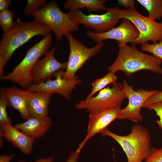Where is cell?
<instances>
[{
    "label": "cell",
    "instance_id": "6da1fadb",
    "mask_svg": "<svg viewBox=\"0 0 162 162\" xmlns=\"http://www.w3.org/2000/svg\"><path fill=\"white\" fill-rule=\"evenodd\" d=\"M118 54L115 61L108 68L109 72L115 74L122 71L129 76L147 70L162 75V59L141 52L134 44L131 46L118 44Z\"/></svg>",
    "mask_w": 162,
    "mask_h": 162
},
{
    "label": "cell",
    "instance_id": "7a4b0ae2",
    "mask_svg": "<svg viewBox=\"0 0 162 162\" xmlns=\"http://www.w3.org/2000/svg\"><path fill=\"white\" fill-rule=\"evenodd\" d=\"M116 141L125 152L127 162H142L150 154L152 148L151 136L148 130L140 124H134L128 134L121 136L107 128L102 133Z\"/></svg>",
    "mask_w": 162,
    "mask_h": 162
},
{
    "label": "cell",
    "instance_id": "3957f363",
    "mask_svg": "<svg viewBox=\"0 0 162 162\" xmlns=\"http://www.w3.org/2000/svg\"><path fill=\"white\" fill-rule=\"evenodd\" d=\"M51 32L47 26L35 20L25 22L18 19L14 28L3 33L0 42V55L7 62L14 51L32 38L37 35L44 38Z\"/></svg>",
    "mask_w": 162,
    "mask_h": 162
},
{
    "label": "cell",
    "instance_id": "277c9868",
    "mask_svg": "<svg viewBox=\"0 0 162 162\" xmlns=\"http://www.w3.org/2000/svg\"><path fill=\"white\" fill-rule=\"evenodd\" d=\"M52 40L51 33L44 37L28 49L22 60L11 72L0 76V80L10 81L26 90L32 84L31 73L33 67L40 58L49 50Z\"/></svg>",
    "mask_w": 162,
    "mask_h": 162
},
{
    "label": "cell",
    "instance_id": "5b68a950",
    "mask_svg": "<svg viewBox=\"0 0 162 162\" xmlns=\"http://www.w3.org/2000/svg\"><path fill=\"white\" fill-rule=\"evenodd\" d=\"M31 16L34 19L48 27L55 35L57 41L68 32L77 30L79 25L73 21L68 13L62 11L55 0H52Z\"/></svg>",
    "mask_w": 162,
    "mask_h": 162
},
{
    "label": "cell",
    "instance_id": "8992f818",
    "mask_svg": "<svg viewBox=\"0 0 162 162\" xmlns=\"http://www.w3.org/2000/svg\"><path fill=\"white\" fill-rule=\"evenodd\" d=\"M120 19L130 21L138 30L139 34L133 43L142 44L151 41L154 43L162 40V22L145 16L138 12L134 7L126 9H118Z\"/></svg>",
    "mask_w": 162,
    "mask_h": 162
},
{
    "label": "cell",
    "instance_id": "52a82bcc",
    "mask_svg": "<svg viewBox=\"0 0 162 162\" xmlns=\"http://www.w3.org/2000/svg\"><path fill=\"white\" fill-rule=\"evenodd\" d=\"M65 36L68 40L70 52L67 68L62 77L69 79L76 76V72L87 60L98 53L103 47L104 43L99 42L94 46L89 48L75 38L71 32L66 33Z\"/></svg>",
    "mask_w": 162,
    "mask_h": 162
},
{
    "label": "cell",
    "instance_id": "ba28073f",
    "mask_svg": "<svg viewBox=\"0 0 162 162\" xmlns=\"http://www.w3.org/2000/svg\"><path fill=\"white\" fill-rule=\"evenodd\" d=\"M126 95L122 84L118 82L110 88L106 87L100 91L95 96L82 100L75 105L79 110L87 112L121 106Z\"/></svg>",
    "mask_w": 162,
    "mask_h": 162
},
{
    "label": "cell",
    "instance_id": "9c48e42d",
    "mask_svg": "<svg viewBox=\"0 0 162 162\" xmlns=\"http://www.w3.org/2000/svg\"><path fill=\"white\" fill-rule=\"evenodd\" d=\"M118 7L107 8L106 12L101 14H84L80 10H70L68 13L71 19L79 24H83L97 33H102L115 27L120 19Z\"/></svg>",
    "mask_w": 162,
    "mask_h": 162
},
{
    "label": "cell",
    "instance_id": "30bf717a",
    "mask_svg": "<svg viewBox=\"0 0 162 162\" xmlns=\"http://www.w3.org/2000/svg\"><path fill=\"white\" fill-rule=\"evenodd\" d=\"M122 84L128 103L125 107L121 109L117 119H128L135 123L142 121L143 117L141 111L143 105L150 97L158 91H149L142 88L135 90L125 79Z\"/></svg>",
    "mask_w": 162,
    "mask_h": 162
},
{
    "label": "cell",
    "instance_id": "8fae6325",
    "mask_svg": "<svg viewBox=\"0 0 162 162\" xmlns=\"http://www.w3.org/2000/svg\"><path fill=\"white\" fill-rule=\"evenodd\" d=\"M63 70L57 72L54 75L56 79H50L38 84H32L26 90L31 92H43L52 94H59L68 100L71 98V94L76 86L81 82L76 75L73 78L67 79L63 78Z\"/></svg>",
    "mask_w": 162,
    "mask_h": 162
},
{
    "label": "cell",
    "instance_id": "7c38bea8",
    "mask_svg": "<svg viewBox=\"0 0 162 162\" xmlns=\"http://www.w3.org/2000/svg\"><path fill=\"white\" fill-rule=\"evenodd\" d=\"M121 106L91 111L87 134L83 140L79 144L76 151L80 152L87 142L94 135L102 133L115 119H118Z\"/></svg>",
    "mask_w": 162,
    "mask_h": 162
},
{
    "label": "cell",
    "instance_id": "4fadbf2b",
    "mask_svg": "<svg viewBox=\"0 0 162 162\" xmlns=\"http://www.w3.org/2000/svg\"><path fill=\"white\" fill-rule=\"evenodd\" d=\"M56 49V46L49 50L44 57L35 64L31 73L32 84L44 82L51 79L58 71L66 69L67 62H60L54 56Z\"/></svg>",
    "mask_w": 162,
    "mask_h": 162
},
{
    "label": "cell",
    "instance_id": "5bb4252c",
    "mask_svg": "<svg viewBox=\"0 0 162 162\" xmlns=\"http://www.w3.org/2000/svg\"><path fill=\"white\" fill-rule=\"evenodd\" d=\"M139 34L138 30L133 24L126 19H123L121 24L118 27L107 32L97 33L88 30L86 32L87 36L95 42L110 39L116 40L118 44H127L129 42L133 43Z\"/></svg>",
    "mask_w": 162,
    "mask_h": 162
},
{
    "label": "cell",
    "instance_id": "9a60e30c",
    "mask_svg": "<svg viewBox=\"0 0 162 162\" xmlns=\"http://www.w3.org/2000/svg\"><path fill=\"white\" fill-rule=\"evenodd\" d=\"M0 133L4 138L23 154L28 155L32 149L35 139L26 135L11 124L0 125Z\"/></svg>",
    "mask_w": 162,
    "mask_h": 162
},
{
    "label": "cell",
    "instance_id": "2e32d148",
    "mask_svg": "<svg viewBox=\"0 0 162 162\" xmlns=\"http://www.w3.org/2000/svg\"><path fill=\"white\" fill-rule=\"evenodd\" d=\"M0 91L5 96L9 106L17 110L23 119L27 120L30 117L27 105L30 91L15 86L2 87Z\"/></svg>",
    "mask_w": 162,
    "mask_h": 162
},
{
    "label": "cell",
    "instance_id": "e0dca14e",
    "mask_svg": "<svg viewBox=\"0 0 162 162\" xmlns=\"http://www.w3.org/2000/svg\"><path fill=\"white\" fill-rule=\"evenodd\" d=\"M52 125V120L48 116L44 117H30L22 123L15 126L26 135L36 139L43 136Z\"/></svg>",
    "mask_w": 162,
    "mask_h": 162
},
{
    "label": "cell",
    "instance_id": "ac0fdd59",
    "mask_svg": "<svg viewBox=\"0 0 162 162\" xmlns=\"http://www.w3.org/2000/svg\"><path fill=\"white\" fill-rule=\"evenodd\" d=\"M52 94L43 92L30 91L27 100L30 117L48 116V106Z\"/></svg>",
    "mask_w": 162,
    "mask_h": 162
},
{
    "label": "cell",
    "instance_id": "d6986e66",
    "mask_svg": "<svg viewBox=\"0 0 162 162\" xmlns=\"http://www.w3.org/2000/svg\"><path fill=\"white\" fill-rule=\"evenodd\" d=\"M105 0H67L64 4V7L70 10H80L84 8L89 12H95L100 10H106L104 6Z\"/></svg>",
    "mask_w": 162,
    "mask_h": 162
},
{
    "label": "cell",
    "instance_id": "ffe728a7",
    "mask_svg": "<svg viewBox=\"0 0 162 162\" xmlns=\"http://www.w3.org/2000/svg\"><path fill=\"white\" fill-rule=\"evenodd\" d=\"M148 13V17L155 20L162 18V0H137Z\"/></svg>",
    "mask_w": 162,
    "mask_h": 162
},
{
    "label": "cell",
    "instance_id": "44dd1931",
    "mask_svg": "<svg viewBox=\"0 0 162 162\" xmlns=\"http://www.w3.org/2000/svg\"><path fill=\"white\" fill-rule=\"evenodd\" d=\"M117 79V76L115 74L110 72L103 77L97 79L92 83V91L86 99L93 96L94 94L106 88L109 84H116Z\"/></svg>",
    "mask_w": 162,
    "mask_h": 162
},
{
    "label": "cell",
    "instance_id": "7402d4cb",
    "mask_svg": "<svg viewBox=\"0 0 162 162\" xmlns=\"http://www.w3.org/2000/svg\"><path fill=\"white\" fill-rule=\"evenodd\" d=\"M15 13L9 9L0 12V25L3 31V33L11 30L14 27L15 22L13 18Z\"/></svg>",
    "mask_w": 162,
    "mask_h": 162
},
{
    "label": "cell",
    "instance_id": "603a6c76",
    "mask_svg": "<svg viewBox=\"0 0 162 162\" xmlns=\"http://www.w3.org/2000/svg\"><path fill=\"white\" fill-rule=\"evenodd\" d=\"M8 106L7 99L1 91L0 95V124H11V120L7 112Z\"/></svg>",
    "mask_w": 162,
    "mask_h": 162
},
{
    "label": "cell",
    "instance_id": "cb8c5ba5",
    "mask_svg": "<svg viewBox=\"0 0 162 162\" xmlns=\"http://www.w3.org/2000/svg\"><path fill=\"white\" fill-rule=\"evenodd\" d=\"M46 0H28L24 10L25 16H28L43 8L46 5Z\"/></svg>",
    "mask_w": 162,
    "mask_h": 162
},
{
    "label": "cell",
    "instance_id": "d4e9b609",
    "mask_svg": "<svg viewBox=\"0 0 162 162\" xmlns=\"http://www.w3.org/2000/svg\"><path fill=\"white\" fill-rule=\"evenodd\" d=\"M141 49L143 51L150 52L162 60V40L153 44L148 42L144 43L141 44Z\"/></svg>",
    "mask_w": 162,
    "mask_h": 162
},
{
    "label": "cell",
    "instance_id": "484cf974",
    "mask_svg": "<svg viewBox=\"0 0 162 162\" xmlns=\"http://www.w3.org/2000/svg\"><path fill=\"white\" fill-rule=\"evenodd\" d=\"M145 162H162V147L152 148L150 154L145 159Z\"/></svg>",
    "mask_w": 162,
    "mask_h": 162
},
{
    "label": "cell",
    "instance_id": "4316f807",
    "mask_svg": "<svg viewBox=\"0 0 162 162\" xmlns=\"http://www.w3.org/2000/svg\"><path fill=\"white\" fill-rule=\"evenodd\" d=\"M146 108L155 111L159 119L156 121L159 127L162 130V102L155 103L147 106Z\"/></svg>",
    "mask_w": 162,
    "mask_h": 162
},
{
    "label": "cell",
    "instance_id": "83f0119b",
    "mask_svg": "<svg viewBox=\"0 0 162 162\" xmlns=\"http://www.w3.org/2000/svg\"><path fill=\"white\" fill-rule=\"evenodd\" d=\"M160 102H162V91H158L150 97L144 103L142 108H146L149 105Z\"/></svg>",
    "mask_w": 162,
    "mask_h": 162
},
{
    "label": "cell",
    "instance_id": "f1b7e54d",
    "mask_svg": "<svg viewBox=\"0 0 162 162\" xmlns=\"http://www.w3.org/2000/svg\"><path fill=\"white\" fill-rule=\"evenodd\" d=\"M117 3L119 6L127 9L134 7L135 4V1L133 0H118Z\"/></svg>",
    "mask_w": 162,
    "mask_h": 162
},
{
    "label": "cell",
    "instance_id": "f546056e",
    "mask_svg": "<svg viewBox=\"0 0 162 162\" xmlns=\"http://www.w3.org/2000/svg\"><path fill=\"white\" fill-rule=\"evenodd\" d=\"M12 3V1L11 0H0V12L3 10L9 9V8Z\"/></svg>",
    "mask_w": 162,
    "mask_h": 162
},
{
    "label": "cell",
    "instance_id": "4dcf8cb0",
    "mask_svg": "<svg viewBox=\"0 0 162 162\" xmlns=\"http://www.w3.org/2000/svg\"><path fill=\"white\" fill-rule=\"evenodd\" d=\"M79 153L76 150L70 154L66 162H77Z\"/></svg>",
    "mask_w": 162,
    "mask_h": 162
},
{
    "label": "cell",
    "instance_id": "1f68e13d",
    "mask_svg": "<svg viewBox=\"0 0 162 162\" xmlns=\"http://www.w3.org/2000/svg\"><path fill=\"white\" fill-rule=\"evenodd\" d=\"M14 156V154L2 155L0 156V162H10L11 160Z\"/></svg>",
    "mask_w": 162,
    "mask_h": 162
},
{
    "label": "cell",
    "instance_id": "d6a6232c",
    "mask_svg": "<svg viewBox=\"0 0 162 162\" xmlns=\"http://www.w3.org/2000/svg\"><path fill=\"white\" fill-rule=\"evenodd\" d=\"M7 63L5 60L1 55H0V75H3V71L5 65Z\"/></svg>",
    "mask_w": 162,
    "mask_h": 162
},
{
    "label": "cell",
    "instance_id": "836d02e7",
    "mask_svg": "<svg viewBox=\"0 0 162 162\" xmlns=\"http://www.w3.org/2000/svg\"><path fill=\"white\" fill-rule=\"evenodd\" d=\"M53 158L51 157L46 158H40L38 159L34 162H53ZM18 162H26L23 160H20Z\"/></svg>",
    "mask_w": 162,
    "mask_h": 162
},
{
    "label": "cell",
    "instance_id": "e575fe53",
    "mask_svg": "<svg viewBox=\"0 0 162 162\" xmlns=\"http://www.w3.org/2000/svg\"><path fill=\"white\" fill-rule=\"evenodd\" d=\"M114 162H116V161L114 159Z\"/></svg>",
    "mask_w": 162,
    "mask_h": 162
}]
</instances>
